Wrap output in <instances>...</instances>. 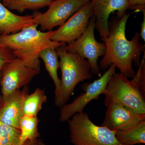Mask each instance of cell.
I'll return each mask as SVG.
<instances>
[{"label":"cell","mask_w":145,"mask_h":145,"mask_svg":"<svg viewBox=\"0 0 145 145\" xmlns=\"http://www.w3.org/2000/svg\"><path fill=\"white\" fill-rule=\"evenodd\" d=\"M116 68L112 65L107 71L98 80L92 83H87L82 86L84 93H81L72 103L67 104L61 108L59 120L67 121L74 114L81 113L88 104L93 100H97L103 94L112 76L116 72Z\"/></svg>","instance_id":"cell-8"},{"label":"cell","mask_w":145,"mask_h":145,"mask_svg":"<svg viewBox=\"0 0 145 145\" xmlns=\"http://www.w3.org/2000/svg\"><path fill=\"white\" fill-rule=\"evenodd\" d=\"M29 90L27 86L24 87L3 102L0 107V121L20 130V121L24 116V103L29 94Z\"/></svg>","instance_id":"cell-13"},{"label":"cell","mask_w":145,"mask_h":145,"mask_svg":"<svg viewBox=\"0 0 145 145\" xmlns=\"http://www.w3.org/2000/svg\"><path fill=\"white\" fill-rule=\"evenodd\" d=\"M139 145H145V144H140Z\"/></svg>","instance_id":"cell-26"},{"label":"cell","mask_w":145,"mask_h":145,"mask_svg":"<svg viewBox=\"0 0 145 145\" xmlns=\"http://www.w3.org/2000/svg\"><path fill=\"white\" fill-rule=\"evenodd\" d=\"M38 26V24H33L16 33L1 36V41L11 50L16 58L40 72L39 56L41 52L48 48H57L66 44L50 40L54 31H40L37 29Z\"/></svg>","instance_id":"cell-2"},{"label":"cell","mask_w":145,"mask_h":145,"mask_svg":"<svg viewBox=\"0 0 145 145\" xmlns=\"http://www.w3.org/2000/svg\"><path fill=\"white\" fill-rule=\"evenodd\" d=\"M67 122L74 145H123L116 138L117 131L94 124L86 112L74 114Z\"/></svg>","instance_id":"cell-5"},{"label":"cell","mask_w":145,"mask_h":145,"mask_svg":"<svg viewBox=\"0 0 145 145\" xmlns=\"http://www.w3.org/2000/svg\"><path fill=\"white\" fill-rule=\"evenodd\" d=\"M20 131L0 121V145H20ZM23 145H45L39 139L28 140Z\"/></svg>","instance_id":"cell-18"},{"label":"cell","mask_w":145,"mask_h":145,"mask_svg":"<svg viewBox=\"0 0 145 145\" xmlns=\"http://www.w3.org/2000/svg\"><path fill=\"white\" fill-rule=\"evenodd\" d=\"M3 100L2 96H0V107L1 106L2 104L3 103Z\"/></svg>","instance_id":"cell-25"},{"label":"cell","mask_w":145,"mask_h":145,"mask_svg":"<svg viewBox=\"0 0 145 145\" xmlns=\"http://www.w3.org/2000/svg\"><path fill=\"white\" fill-rule=\"evenodd\" d=\"M143 20L141 24V31L140 34V37L144 41H145V13L143 14Z\"/></svg>","instance_id":"cell-23"},{"label":"cell","mask_w":145,"mask_h":145,"mask_svg":"<svg viewBox=\"0 0 145 145\" xmlns=\"http://www.w3.org/2000/svg\"><path fill=\"white\" fill-rule=\"evenodd\" d=\"M66 45L56 48L62 76L59 89L55 94L54 104L60 108L67 104L78 83L93 78L88 61L76 53L68 52Z\"/></svg>","instance_id":"cell-3"},{"label":"cell","mask_w":145,"mask_h":145,"mask_svg":"<svg viewBox=\"0 0 145 145\" xmlns=\"http://www.w3.org/2000/svg\"><path fill=\"white\" fill-rule=\"evenodd\" d=\"M96 18L93 15L91 18L86 31L76 40L66 45L68 52L76 53L89 63L90 71L93 75L101 76V71L98 61L99 57H103L106 51L104 42H99L94 36L96 28Z\"/></svg>","instance_id":"cell-6"},{"label":"cell","mask_w":145,"mask_h":145,"mask_svg":"<svg viewBox=\"0 0 145 145\" xmlns=\"http://www.w3.org/2000/svg\"><path fill=\"white\" fill-rule=\"evenodd\" d=\"M93 15V6L90 1L54 31L50 40L58 42L71 43L84 34Z\"/></svg>","instance_id":"cell-10"},{"label":"cell","mask_w":145,"mask_h":145,"mask_svg":"<svg viewBox=\"0 0 145 145\" xmlns=\"http://www.w3.org/2000/svg\"><path fill=\"white\" fill-rule=\"evenodd\" d=\"M116 138L123 145L145 144V119L125 129L116 132Z\"/></svg>","instance_id":"cell-15"},{"label":"cell","mask_w":145,"mask_h":145,"mask_svg":"<svg viewBox=\"0 0 145 145\" xmlns=\"http://www.w3.org/2000/svg\"><path fill=\"white\" fill-rule=\"evenodd\" d=\"M39 57L43 61L46 69L54 82L56 94L59 91L61 86V79L58 77L57 73L59 66L56 48L50 47L46 48L41 52Z\"/></svg>","instance_id":"cell-16"},{"label":"cell","mask_w":145,"mask_h":145,"mask_svg":"<svg viewBox=\"0 0 145 145\" xmlns=\"http://www.w3.org/2000/svg\"><path fill=\"white\" fill-rule=\"evenodd\" d=\"M3 3L5 6L7 5V3H8V1L9 0H2Z\"/></svg>","instance_id":"cell-24"},{"label":"cell","mask_w":145,"mask_h":145,"mask_svg":"<svg viewBox=\"0 0 145 145\" xmlns=\"http://www.w3.org/2000/svg\"><path fill=\"white\" fill-rule=\"evenodd\" d=\"M0 0V34L2 36L16 33L33 24V16H21L11 12Z\"/></svg>","instance_id":"cell-14"},{"label":"cell","mask_w":145,"mask_h":145,"mask_svg":"<svg viewBox=\"0 0 145 145\" xmlns=\"http://www.w3.org/2000/svg\"><path fill=\"white\" fill-rule=\"evenodd\" d=\"M93 7V15L96 18V28L101 39L108 36V19L110 14L116 13L117 18H121L129 9L127 0H90Z\"/></svg>","instance_id":"cell-11"},{"label":"cell","mask_w":145,"mask_h":145,"mask_svg":"<svg viewBox=\"0 0 145 145\" xmlns=\"http://www.w3.org/2000/svg\"><path fill=\"white\" fill-rule=\"evenodd\" d=\"M39 119L38 117L24 116L20 121V144L23 145L28 140H33L40 137L38 131Z\"/></svg>","instance_id":"cell-19"},{"label":"cell","mask_w":145,"mask_h":145,"mask_svg":"<svg viewBox=\"0 0 145 145\" xmlns=\"http://www.w3.org/2000/svg\"><path fill=\"white\" fill-rule=\"evenodd\" d=\"M130 15L125 13L121 18L117 17L109 25L108 36L101 39L105 44L106 51L99 65L103 71L114 65L128 78L135 76L136 72L132 63L134 62L136 67L140 66V57L145 50V45L140 42L138 32H135L131 40L126 37V26Z\"/></svg>","instance_id":"cell-1"},{"label":"cell","mask_w":145,"mask_h":145,"mask_svg":"<svg viewBox=\"0 0 145 145\" xmlns=\"http://www.w3.org/2000/svg\"><path fill=\"white\" fill-rule=\"evenodd\" d=\"M102 126L114 131L125 129L145 119V115L137 114L121 104L112 103L106 106Z\"/></svg>","instance_id":"cell-12"},{"label":"cell","mask_w":145,"mask_h":145,"mask_svg":"<svg viewBox=\"0 0 145 145\" xmlns=\"http://www.w3.org/2000/svg\"><path fill=\"white\" fill-rule=\"evenodd\" d=\"M47 101L44 90L39 88L36 89L34 92L29 94L24 101V116L37 117L42 106Z\"/></svg>","instance_id":"cell-17"},{"label":"cell","mask_w":145,"mask_h":145,"mask_svg":"<svg viewBox=\"0 0 145 145\" xmlns=\"http://www.w3.org/2000/svg\"><path fill=\"white\" fill-rule=\"evenodd\" d=\"M0 34V77L3 66L5 63L11 61L16 58L10 49L2 43Z\"/></svg>","instance_id":"cell-21"},{"label":"cell","mask_w":145,"mask_h":145,"mask_svg":"<svg viewBox=\"0 0 145 145\" xmlns=\"http://www.w3.org/2000/svg\"><path fill=\"white\" fill-rule=\"evenodd\" d=\"M90 0H54L43 13H34V23L40 25L41 31H50L61 26Z\"/></svg>","instance_id":"cell-9"},{"label":"cell","mask_w":145,"mask_h":145,"mask_svg":"<svg viewBox=\"0 0 145 145\" xmlns=\"http://www.w3.org/2000/svg\"><path fill=\"white\" fill-rule=\"evenodd\" d=\"M40 73V71L29 67L19 58L5 63L2 68L0 77L3 102L21 88L29 84Z\"/></svg>","instance_id":"cell-7"},{"label":"cell","mask_w":145,"mask_h":145,"mask_svg":"<svg viewBox=\"0 0 145 145\" xmlns=\"http://www.w3.org/2000/svg\"><path fill=\"white\" fill-rule=\"evenodd\" d=\"M129 9L134 10L136 12H142L145 13V0H127Z\"/></svg>","instance_id":"cell-22"},{"label":"cell","mask_w":145,"mask_h":145,"mask_svg":"<svg viewBox=\"0 0 145 145\" xmlns=\"http://www.w3.org/2000/svg\"><path fill=\"white\" fill-rule=\"evenodd\" d=\"M54 0H9L6 7L23 13L25 10H37L48 7Z\"/></svg>","instance_id":"cell-20"},{"label":"cell","mask_w":145,"mask_h":145,"mask_svg":"<svg viewBox=\"0 0 145 145\" xmlns=\"http://www.w3.org/2000/svg\"><path fill=\"white\" fill-rule=\"evenodd\" d=\"M142 64L141 61L137 72L131 80L121 72H115L112 75L103 93L105 96L106 106L117 103L137 114L145 115V95L140 89Z\"/></svg>","instance_id":"cell-4"}]
</instances>
